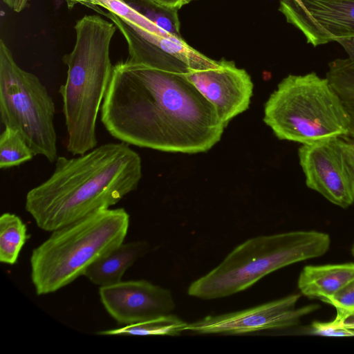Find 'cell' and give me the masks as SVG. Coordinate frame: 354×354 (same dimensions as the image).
<instances>
[{"mask_svg":"<svg viewBox=\"0 0 354 354\" xmlns=\"http://www.w3.org/2000/svg\"><path fill=\"white\" fill-rule=\"evenodd\" d=\"M342 149L354 189V139L342 138Z\"/></svg>","mask_w":354,"mask_h":354,"instance_id":"obj_23","label":"cell"},{"mask_svg":"<svg viewBox=\"0 0 354 354\" xmlns=\"http://www.w3.org/2000/svg\"><path fill=\"white\" fill-rule=\"evenodd\" d=\"M30 0H15L13 8L14 11L19 12L22 11L28 5Z\"/></svg>","mask_w":354,"mask_h":354,"instance_id":"obj_25","label":"cell"},{"mask_svg":"<svg viewBox=\"0 0 354 354\" xmlns=\"http://www.w3.org/2000/svg\"><path fill=\"white\" fill-rule=\"evenodd\" d=\"M122 1L162 30L183 38L180 32L178 8L161 4L155 0Z\"/></svg>","mask_w":354,"mask_h":354,"instance_id":"obj_19","label":"cell"},{"mask_svg":"<svg viewBox=\"0 0 354 354\" xmlns=\"http://www.w3.org/2000/svg\"><path fill=\"white\" fill-rule=\"evenodd\" d=\"M342 138L302 145L298 155L307 187L334 205L346 208L354 203V189L342 152Z\"/></svg>","mask_w":354,"mask_h":354,"instance_id":"obj_11","label":"cell"},{"mask_svg":"<svg viewBox=\"0 0 354 354\" xmlns=\"http://www.w3.org/2000/svg\"><path fill=\"white\" fill-rule=\"evenodd\" d=\"M129 226L124 208H109L50 232L30 259L36 294L55 292L84 275L91 264L124 243Z\"/></svg>","mask_w":354,"mask_h":354,"instance_id":"obj_4","label":"cell"},{"mask_svg":"<svg viewBox=\"0 0 354 354\" xmlns=\"http://www.w3.org/2000/svg\"><path fill=\"white\" fill-rule=\"evenodd\" d=\"M326 233L292 231L251 238L236 247L214 269L193 281L189 296L215 299L246 290L265 276L328 252Z\"/></svg>","mask_w":354,"mask_h":354,"instance_id":"obj_5","label":"cell"},{"mask_svg":"<svg viewBox=\"0 0 354 354\" xmlns=\"http://www.w3.org/2000/svg\"><path fill=\"white\" fill-rule=\"evenodd\" d=\"M263 121L280 140L310 145L348 136L349 118L328 80L289 75L264 106Z\"/></svg>","mask_w":354,"mask_h":354,"instance_id":"obj_6","label":"cell"},{"mask_svg":"<svg viewBox=\"0 0 354 354\" xmlns=\"http://www.w3.org/2000/svg\"><path fill=\"white\" fill-rule=\"evenodd\" d=\"M101 302L120 325H131L169 314L176 307L171 292L145 279L100 287Z\"/></svg>","mask_w":354,"mask_h":354,"instance_id":"obj_12","label":"cell"},{"mask_svg":"<svg viewBox=\"0 0 354 354\" xmlns=\"http://www.w3.org/2000/svg\"><path fill=\"white\" fill-rule=\"evenodd\" d=\"M353 279V263L306 266L299 274L297 286L304 295L324 301Z\"/></svg>","mask_w":354,"mask_h":354,"instance_id":"obj_15","label":"cell"},{"mask_svg":"<svg viewBox=\"0 0 354 354\" xmlns=\"http://www.w3.org/2000/svg\"><path fill=\"white\" fill-rule=\"evenodd\" d=\"M35 153L19 131L5 127L0 136V168L19 166L32 159Z\"/></svg>","mask_w":354,"mask_h":354,"instance_id":"obj_20","label":"cell"},{"mask_svg":"<svg viewBox=\"0 0 354 354\" xmlns=\"http://www.w3.org/2000/svg\"><path fill=\"white\" fill-rule=\"evenodd\" d=\"M336 309V316L340 320L347 322L354 318V279L347 283L333 295L324 300Z\"/></svg>","mask_w":354,"mask_h":354,"instance_id":"obj_21","label":"cell"},{"mask_svg":"<svg viewBox=\"0 0 354 354\" xmlns=\"http://www.w3.org/2000/svg\"><path fill=\"white\" fill-rule=\"evenodd\" d=\"M310 334L325 337H351L354 336V329L349 328L346 322L337 317L330 322H313L308 328Z\"/></svg>","mask_w":354,"mask_h":354,"instance_id":"obj_22","label":"cell"},{"mask_svg":"<svg viewBox=\"0 0 354 354\" xmlns=\"http://www.w3.org/2000/svg\"><path fill=\"white\" fill-rule=\"evenodd\" d=\"M28 239L27 227L21 218L12 213L6 212L0 217V261L14 265Z\"/></svg>","mask_w":354,"mask_h":354,"instance_id":"obj_17","label":"cell"},{"mask_svg":"<svg viewBox=\"0 0 354 354\" xmlns=\"http://www.w3.org/2000/svg\"><path fill=\"white\" fill-rule=\"evenodd\" d=\"M326 77L346 111L349 118L348 136L354 139V59L348 57L330 62Z\"/></svg>","mask_w":354,"mask_h":354,"instance_id":"obj_16","label":"cell"},{"mask_svg":"<svg viewBox=\"0 0 354 354\" xmlns=\"http://www.w3.org/2000/svg\"><path fill=\"white\" fill-rule=\"evenodd\" d=\"M158 3L180 9L183 6L185 5L186 0H155Z\"/></svg>","mask_w":354,"mask_h":354,"instance_id":"obj_24","label":"cell"},{"mask_svg":"<svg viewBox=\"0 0 354 354\" xmlns=\"http://www.w3.org/2000/svg\"><path fill=\"white\" fill-rule=\"evenodd\" d=\"M4 3H6L10 8L13 9L15 0H3Z\"/></svg>","mask_w":354,"mask_h":354,"instance_id":"obj_27","label":"cell"},{"mask_svg":"<svg viewBox=\"0 0 354 354\" xmlns=\"http://www.w3.org/2000/svg\"><path fill=\"white\" fill-rule=\"evenodd\" d=\"M299 297L300 295L293 294L245 310L208 315L188 324L186 330L197 334L242 335L294 327L302 317L319 308L311 304L297 308Z\"/></svg>","mask_w":354,"mask_h":354,"instance_id":"obj_9","label":"cell"},{"mask_svg":"<svg viewBox=\"0 0 354 354\" xmlns=\"http://www.w3.org/2000/svg\"><path fill=\"white\" fill-rule=\"evenodd\" d=\"M55 113V104L46 86L37 75L19 66L1 39V122L19 131L35 156L52 163L58 158Z\"/></svg>","mask_w":354,"mask_h":354,"instance_id":"obj_7","label":"cell"},{"mask_svg":"<svg viewBox=\"0 0 354 354\" xmlns=\"http://www.w3.org/2000/svg\"><path fill=\"white\" fill-rule=\"evenodd\" d=\"M280 0L279 11L313 46L354 40V0Z\"/></svg>","mask_w":354,"mask_h":354,"instance_id":"obj_10","label":"cell"},{"mask_svg":"<svg viewBox=\"0 0 354 354\" xmlns=\"http://www.w3.org/2000/svg\"><path fill=\"white\" fill-rule=\"evenodd\" d=\"M294 1H296L297 3H301V0H294Z\"/></svg>","mask_w":354,"mask_h":354,"instance_id":"obj_30","label":"cell"},{"mask_svg":"<svg viewBox=\"0 0 354 354\" xmlns=\"http://www.w3.org/2000/svg\"><path fill=\"white\" fill-rule=\"evenodd\" d=\"M188 324L171 313L120 328L99 331L100 335H170L178 336Z\"/></svg>","mask_w":354,"mask_h":354,"instance_id":"obj_18","label":"cell"},{"mask_svg":"<svg viewBox=\"0 0 354 354\" xmlns=\"http://www.w3.org/2000/svg\"><path fill=\"white\" fill-rule=\"evenodd\" d=\"M100 118L120 142L166 152L207 151L225 129L214 106L185 74L128 60L113 65Z\"/></svg>","mask_w":354,"mask_h":354,"instance_id":"obj_1","label":"cell"},{"mask_svg":"<svg viewBox=\"0 0 354 354\" xmlns=\"http://www.w3.org/2000/svg\"><path fill=\"white\" fill-rule=\"evenodd\" d=\"M55 162L50 177L29 190L25 201L26 212L48 232L116 205L142 178L139 154L122 142L75 158L58 156Z\"/></svg>","mask_w":354,"mask_h":354,"instance_id":"obj_2","label":"cell"},{"mask_svg":"<svg viewBox=\"0 0 354 354\" xmlns=\"http://www.w3.org/2000/svg\"><path fill=\"white\" fill-rule=\"evenodd\" d=\"M68 8H72L77 3L86 4V0H64Z\"/></svg>","mask_w":354,"mask_h":354,"instance_id":"obj_26","label":"cell"},{"mask_svg":"<svg viewBox=\"0 0 354 354\" xmlns=\"http://www.w3.org/2000/svg\"><path fill=\"white\" fill-rule=\"evenodd\" d=\"M149 250V243L144 241L123 243L91 264L83 276L100 287L117 283L127 269Z\"/></svg>","mask_w":354,"mask_h":354,"instance_id":"obj_14","label":"cell"},{"mask_svg":"<svg viewBox=\"0 0 354 354\" xmlns=\"http://www.w3.org/2000/svg\"><path fill=\"white\" fill-rule=\"evenodd\" d=\"M192 1H195V0H186L185 3L187 4V3H189V2Z\"/></svg>","mask_w":354,"mask_h":354,"instance_id":"obj_29","label":"cell"},{"mask_svg":"<svg viewBox=\"0 0 354 354\" xmlns=\"http://www.w3.org/2000/svg\"><path fill=\"white\" fill-rule=\"evenodd\" d=\"M185 75L214 106L225 127L248 109L253 83L248 72L234 62L222 59L216 68L192 71Z\"/></svg>","mask_w":354,"mask_h":354,"instance_id":"obj_13","label":"cell"},{"mask_svg":"<svg viewBox=\"0 0 354 354\" xmlns=\"http://www.w3.org/2000/svg\"><path fill=\"white\" fill-rule=\"evenodd\" d=\"M103 14L115 25L127 41V60L130 62L180 74L219 65V61L201 53L183 38L149 32L111 11Z\"/></svg>","mask_w":354,"mask_h":354,"instance_id":"obj_8","label":"cell"},{"mask_svg":"<svg viewBox=\"0 0 354 354\" xmlns=\"http://www.w3.org/2000/svg\"><path fill=\"white\" fill-rule=\"evenodd\" d=\"M73 50L64 55L65 83L59 93L66 127V149L73 156L97 145L96 122L113 66L110 46L117 27L100 15H85L75 25Z\"/></svg>","mask_w":354,"mask_h":354,"instance_id":"obj_3","label":"cell"},{"mask_svg":"<svg viewBox=\"0 0 354 354\" xmlns=\"http://www.w3.org/2000/svg\"><path fill=\"white\" fill-rule=\"evenodd\" d=\"M351 252H352L353 256L354 257V243H353V245L352 246Z\"/></svg>","mask_w":354,"mask_h":354,"instance_id":"obj_28","label":"cell"}]
</instances>
